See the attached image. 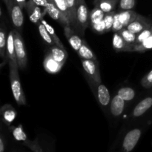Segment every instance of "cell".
I'll use <instances>...</instances> for the list:
<instances>
[{"mask_svg": "<svg viewBox=\"0 0 152 152\" xmlns=\"http://www.w3.org/2000/svg\"><path fill=\"white\" fill-rule=\"evenodd\" d=\"M9 69H10V81L12 94L15 101L18 105H26V97L22 89L19 75V65L18 63L9 61Z\"/></svg>", "mask_w": 152, "mask_h": 152, "instance_id": "6da1fadb", "label": "cell"}, {"mask_svg": "<svg viewBox=\"0 0 152 152\" xmlns=\"http://www.w3.org/2000/svg\"><path fill=\"white\" fill-rule=\"evenodd\" d=\"M9 129H10V132L13 134V136L14 137V139L16 140L18 142H20L23 144L24 145H25L26 147H28L30 150L32 152H44L43 151L42 148L40 146L38 140H31L28 138L26 134L24 132L23 129H22V126H19L17 127H15V126H9Z\"/></svg>", "mask_w": 152, "mask_h": 152, "instance_id": "7a4b0ae2", "label": "cell"}, {"mask_svg": "<svg viewBox=\"0 0 152 152\" xmlns=\"http://www.w3.org/2000/svg\"><path fill=\"white\" fill-rule=\"evenodd\" d=\"M138 15L137 13L132 10H119L118 13H116L114 15L112 31L117 33L126 28L137 17Z\"/></svg>", "mask_w": 152, "mask_h": 152, "instance_id": "3957f363", "label": "cell"}, {"mask_svg": "<svg viewBox=\"0 0 152 152\" xmlns=\"http://www.w3.org/2000/svg\"><path fill=\"white\" fill-rule=\"evenodd\" d=\"M13 34H14L15 49H16L18 65L20 69L24 70L26 68L27 63H28V56H27L26 50H25V43L19 31L15 29L13 30Z\"/></svg>", "mask_w": 152, "mask_h": 152, "instance_id": "277c9868", "label": "cell"}, {"mask_svg": "<svg viewBox=\"0 0 152 152\" xmlns=\"http://www.w3.org/2000/svg\"><path fill=\"white\" fill-rule=\"evenodd\" d=\"M89 16L87 5L85 0H77V19L78 24L79 32L81 34H85V31L88 27Z\"/></svg>", "mask_w": 152, "mask_h": 152, "instance_id": "5b68a950", "label": "cell"}, {"mask_svg": "<svg viewBox=\"0 0 152 152\" xmlns=\"http://www.w3.org/2000/svg\"><path fill=\"white\" fill-rule=\"evenodd\" d=\"M9 15L10 16L13 25L18 31L20 32L24 22V16L22 13V9L20 6L15 1V0H9L7 6Z\"/></svg>", "mask_w": 152, "mask_h": 152, "instance_id": "8992f818", "label": "cell"}, {"mask_svg": "<svg viewBox=\"0 0 152 152\" xmlns=\"http://www.w3.org/2000/svg\"><path fill=\"white\" fill-rule=\"evenodd\" d=\"M81 62L85 73L89 78V80L96 83V84L102 83L97 61L82 59Z\"/></svg>", "mask_w": 152, "mask_h": 152, "instance_id": "52a82bcc", "label": "cell"}, {"mask_svg": "<svg viewBox=\"0 0 152 152\" xmlns=\"http://www.w3.org/2000/svg\"><path fill=\"white\" fill-rule=\"evenodd\" d=\"M91 89L93 90L95 97L96 98L99 103L102 107H107L111 103V96L108 89L102 83L96 84L94 82L88 80Z\"/></svg>", "mask_w": 152, "mask_h": 152, "instance_id": "ba28073f", "label": "cell"}, {"mask_svg": "<svg viewBox=\"0 0 152 152\" xmlns=\"http://www.w3.org/2000/svg\"><path fill=\"white\" fill-rule=\"evenodd\" d=\"M142 135V131L140 129H134L128 132L123 139L122 148L123 152H131L134 150L139 142Z\"/></svg>", "mask_w": 152, "mask_h": 152, "instance_id": "9c48e42d", "label": "cell"}, {"mask_svg": "<svg viewBox=\"0 0 152 152\" xmlns=\"http://www.w3.org/2000/svg\"><path fill=\"white\" fill-rule=\"evenodd\" d=\"M45 10L52 19L57 21L59 23L63 25L64 27L71 26L69 19L62 12H61L50 0H48V4Z\"/></svg>", "mask_w": 152, "mask_h": 152, "instance_id": "30bf717a", "label": "cell"}, {"mask_svg": "<svg viewBox=\"0 0 152 152\" xmlns=\"http://www.w3.org/2000/svg\"><path fill=\"white\" fill-rule=\"evenodd\" d=\"M25 9L27 10L29 19L32 23L37 25L39 22H40L42 19H43V16L45 13H42L39 6L36 4L31 0L28 1Z\"/></svg>", "mask_w": 152, "mask_h": 152, "instance_id": "8fae6325", "label": "cell"}, {"mask_svg": "<svg viewBox=\"0 0 152 152\" xmlns=\"http://www.w3.org/2000/svg\"><path fill=\"white\" fill-rule=\"evenodd\" d=\"M151 28L149 20L141 15H138L137 17L132 22H131L126 28L135 34H138L146 28Z\"/></svg>", "mask_w": 152, "mask_h": 152, "instance_id": "7c38bea8", "label": "cell"}, {"mask_svg": "<svg viewBox=\"0 0 152 152\" xmlns=\"http://www.w3.org/2000/svg\"><path fill=\"white\" fill-rule=\"evenodd\" d=\"M64 34L65 37L68 39L70 45L73 48L74 50L78 52L79 49L83 44V40L74 32V30L71 28V26H65L64 27Z\"/></svg>", "mask_w": 152, "mask_h": 152, "instance_id": "4fadbf2b", "label": "cell"}, {"mask_svg": "<svg viewBox=\"0 0 152 152\" xmlns=\"http://www.w3.org/2000/svg\"><path fill=\"white\" fill-rule=\"evenodd\" d=\"M112 45L114 50L117 52H134V45L126 42L118 32L115 33L113 37Z\"/></svg>", "mask_w": 152, "mask_h": 152, "instance_id": "5bb4252c", "label": "cell"}, {"mask_svg": "<svg viewBox=\"0 0 152 152\" xmlns=\"http://www.w3.org/2000/svg\"><path fill=\"white\" fill-rule=\"evenodd\" d=\"M63 64L57 62L50 53H48L43 61V66L45 71L49 74H56L62 69Z\"/></svg>", "mask_w": 152, "mask_h": 152, "instance_id": "9a60e30c", "label": "cell"}, {"mask_svg": "<svg viewBox=\"0 0 152 152\" xmlns=\"http://www.w3.org/2000/svg\"><path fill=\"white\" fill-rule=\"evenodd\" d=\"M7 37L6 34V28L4 25H1L0 31V56H1V68L8 62V56L7 55Z\"/></svg>", "mask_w": 152, "mask_h": 152, "instance_id": "2e32d148", "label": "cell"}, {"mask_svg": "<svg viewBox=\"0 0 152 152\" xmlns=\"http://www.w3.org/2000/svg\"><path fill=\"white\" fill-rule=\"evenodd\" d=\"M126 105V101L122 99L119 95H116L111 101L110 110L111 113L115 117H120L123 113Z\"/></svg>", "mask_w": 152, "mask_h": 152, "instance_id": "e0dca14e", "label": "cell"}, {"mask_svg": "<svg viewBox=\"0 0 152 152\" xmlns=\"http://www.w3.org/2000/svg\"><path fill=\"white\" fill-rule=\"evenodd\" d=\"M152 106V97H146L142 99L141 102L137 105L133 111V116L134 117H139L145 114L148 110H149Z\"/></svg>", "mask_w": 152, "mask_h": 152, "instance_id": "ac0fdd59", "label": "cell"}, {"mask_svg": "<svg viewBox=\"0 0 152 152\" xmlns=\"http://www.w3.org/2000/svg\"><path fill=\"white\" fill-rule=\"evenodd\" d=\"M7 55L8 56V62H17V58L16 54V49H15V43H14V34H13V30L10 31L9 34L7 35Z\"/></svg>", "mask_w": 152, "mask_h": 152, "instance_id": "d6986e66", "label": "cell"}, {"mask_svg": "<svg viewBox=\"0 0 152 152\" xmlns=\"http://www.w3.org/2000/svg\"><path fill=\"white\" fill-rule=\"evenodd\" d=\"M0 111L4 123L7 126H10V123H13L16 117V112L15 109L10 105H4L1 107Z\"/></svg>", "mask_w": 152, "mask_h": 152, "instance_id": "ffe728a7", "label": "cell"}, {"mask_svg": "<svg viewBox=\"0 0 152 152\" xmlns=\"http://www.w3.org/2000/svg\"><path fill=\"white\" fill-rule=\"evenodd\" d=\"M49 53L57 62H60L63 65L66 62L67 58H68V53L65 50V48L59 47L57 45H55L50 47Z\"/></svg>", "mask_w": 152, "mask_h": 152, "instance_id": "44dd1931", "label": "cell"}, {"mask_svg": "<svg viewBox=\"0 0 152 152\" xmlns=\"http://www.w3.org/2000/svg\"><path fill=\"white\" fill-rule=\"evenodd\" d=\"M120 0H95V7H99L105 13L114 11Z\"/></svg>", "mask_w": 152, "mask_h": 152, "instance_id": "7402d4cb", "label": "cell"}, {"mask_svg": "<svg viewBox=\"0 0 152 152\" xmlns=\"http://www.w3.org/2000/svg\"><path fill=\"white\" fill-rule=\"evenodd\" d=\"M66 3L70 13V22L71 27L76 31H79L77 19V0H66Z\"/></svg>", "mask_w": 152, "mask_h": 152, "instance_id": "603a6c76", "label": "cell"}, {"mask_svg": "<svg viewBox=\"0 0 152 152\" xmlns=\"http://www.w3.org/2000/svg\"><path fill=\"white\" fill-rule=\"evenodd\" d=\"M79 56L83 59H89V60H96V56L91 50V49L88 47L87 44L85 42H83V44L80 47L78 50Z\"/></svg>", "mask_w": 152, "mask_h": 152, "instance_id": "cb8c5ba5", "label": "cell"}, {"mask_svg": "<svg viewBox=\"0 0 152 152\" xmlns=\"http://www.w3.org/2000/svg\"><path fill=\"white\" fill-rule=\"evenodd\" d=\"M105 13L101 9H99L97 7H95L91 11L90 16H89V19H90V22L91 25L102 22L104 19V17H105Z\"/></svg>", "mask_w": 152, "mask_h": 152, "instance_id": "d4e9b609", "label": "cell"}, {"mask_svg": "<svg viewBox=\"0 0 152 152\" xmlns=\"http://www.w3.org/2000/svg\"><path fill=\"white\" fill-rule=\"evenodd\" d=\"M37 26H38L39 32V34L40 36H41L42 38V39L44 40L46 43L50 45V46L55 45L56 44H55L53 38H52L51 36L50 35V34L48 32L47 29H46V28L45 27V25L40 22L37 24Z\"/></svg>", "mask_w": 152, "mask_h": 152, "instance_id": "484cf974", "label": "cell"}, {"mask_svg": "<svg viewBox=\"0 0 152 152\" xmlns=\"http://www.w3.org/2000/svg\"><path fill=\"white\" fill-rule=\"evenodd\" d=\"M117 95L120 96L126 102L132 101L135 96V91L133 88L129 87L121 88L117 92Z\"/></svg>", "mask_w": 152, "mask_h": 152, "instance_id": "4316f807", "label": "cell"}, {"mask_svg": "<svg viewBox=\"0 0 152 152\" xmlns=\"http://www.w3.org/2000/svg\"><path fill=\"white\" fill-rule=\"evenodd\" d=\"M152 49V34L148 38L140 44L134 45V52H145V50Z\"/></svg>", "mask_w": 152, "mask_h": 152, "instance_id": "83f0119b", "label": "cell"}, {"mask_svg": "<svg viewBox=\"0 0 152 152\" xmlns=\"http://www.w3.org/2000/svg\"><path fill=\"white\" fill-rule=\"evenodd\" d=\"M40 22H41L42 23L43 25H45V27L46 29H47L48 32L49 34H50V35L51 36L52 38H53V41H54V42H55V44L59 46V47L63 48H65V47H64V46H63L62 43L61 42V41H60V39H59V38L57 37V35H56V32H55V31H54V29H53V27H52L51 25H49V24L48 23V22H46V21L44 19H42Z\"/></svg>", "mask_w": 152, "mask_h": 152, "instance_id": "f1b7e54d", "label": "cell"}, {"mask_svg": "<svg viewBox=\"0 0 152 152\" xmlns=\"http://www.w3.org/2000/svg\"><path fill=\"white\" fill-rule=\"evenodd\" d=\"M118 33L122 36V37L124 39L125 41H126V42H128L129 44L131 45L135 44V42H136L137 39V34L132 33V31L128 30L126 28H123V30L119 31Z\"/></svg>", "mask_w": 152, "mask_h": 152, "instance_id": "f546056e", "label": "cell"}, {"mask_svg": "<svg viewBox=\"0 0 152 152\" xmlns=\"http://www.w3.org/2000/svg\"><path fill=\"white\" fill-rule=\"evenodd\" d=\"M56 7L64 13L70 20V13L68 10V5H67L66 0H50Z\"/></svg>", "mask_w": 152, "mask_h": 152, "instance_id": "4dcf8cb0", "label": "cell"}, {"mask_svg": "<svg viewBox=\"0 0 152 152\" xmlns=\"http://www.w3.org/2000/svg\"><path fill=\"white\" fill-rule=\"evenodd\" d=\"M115 13L116 12L114 10V11L110 12V13H107L105 14L104 22H105L106 32H109V31H112L113 24H114V15H115Z\"/></svg>", "mask_w": 152, "mask_h": 152, "instance_id": "1f68e13d", "label": "cell"}, {"mask_svg": "<svg viewBox=\"0 0 152 152\" xmlns=\"http://www.w3.org/2000/svg\"><path fill=\"white\" fill-rule=\"evenodd\" d=\"M137 0H120L119 10H132L135 7Z\"/></svg>", "mask_w": 152, "mask_h": 152, "instance_id": "d6a6232c", "label": "cell"}, {"mask_svg": "<svg viewBox=\"0 0 152 152\" xmlns=\"http://www.w3.org/2000/svg\"><path fill=\"white\" fill-rule=\"evenodd\" d=\"M152 34L151 28H146V29L143 30L142 31H141L140 33H139L138 34H137V39L136 42H135V44H140V43L142 42L144 40L146 39L147 38L150 37Z\"/></svg>", "mask_w": 152, "mask_h": 152, "instance_id": "836d02e7", "label": "cell"}, {"mask_svg": "<svg viewBox=\"0 0 152 152\" xmlns=\"http://www.w3.org/2000/svg\"><path fill=\"white\" fill-rule=\"evenodd\" d=\"M141 85L145 88H150L152 87V70L142 79Z\"/></svg>", "mask_w": 152, "mask_h": 152, "instance_id": "e575fe53", "label": "cell"}, {"mask_svg": "<svg viewBox=\"0 0 152 152\" xmlns=\"http://www.w3.org/2000/svg\"><path fill=\"white\" fill-rule=\"evenodd\" d=\"M93 29L96 31L98 34H104V33L106 32V29H105V22H104V19L102 22H99L97 24H94V25H91Z\"/></svg>", "mask_w": 152, "mask_h": 152, "instance_id": "d590c367", "label": "cell"}, {"mask_svg": "<svg viewBox=\"0 0 152 152\" xmlns=\"http://www.w3.org/2000/svg\"><path fill=\"white\" fill-rule=\"evenodd\" d=\"M31 1H34L36 4L39 7H44V8H46L48 4V0H31Z\"/></svg>", "mask_w": 152, "mask_h": 152, "instance_id": "8d00e7d4", "label": "cell"}, {"mask_svg": "<svg viewBox=\"0 0 152 152\" xmlns=\"http://www.w3.org/2000/svg\"><path fill=\"white\" fill-rule=\"evenodd\" d=\"M5 141H4V137L1 134L0 137V152H4L5 151Z\"/></svg>", "mask_w": 152, "mask_h": 152, "instance_id": "74e56055", "label": "cell"}, {"mask_svg": "<svg viewBox=\"0 0 152 152\" xmlns=\"http://www.w3.org/2000/svg\"><path fill=\"white\" fill-rule=\"evenodd\" d=\"M15 1H16V2L20 6V7L22 9V10H23L24 8H25L27 2H28L26 0H15Z\"/></svg>", "mask_w": 152, "mask_h": 152, "instance_id": "f35d334b", "label": "cell"}, {"mask_svg": "<svg viewBox=\"0 0 152 152\" xmlns=\"http://www.w3.org/2000/svg\"><path fill=\"white\" fill-rule=\"evenodd\" d=\"M3 1H4V4H6V6H7V4H8V1H9V0H3Z\"/></svg>", "mask_w": 152, "mask_h": 152, "instance_id": "ab89813d", "label": "cell"}, {"mask_svg": "<svg viewBox=\"0 0 152 152\" xmlns=\"http://www.w3.org/2000/svg\"><path fill=\"white\" fill-rule=\"evenodd\" d=\"M151 32H152V26H151Z\"/></svg>", "mask_w": 152, "mask_h": 152, "instance_id": "60d3db41", "label": "cell"}, {"mask_svg": "<svg viewBox=\"0 0 152 152\" xmlns=\"http://www.w3.org/2000/svg\"><path fill=\"white\" fill-rule=\"evenodd\" d=\"M11 152H17V151H11Z\"/></svg>", "mask_w": 152, "mask_h": 152, "instance_id": "b9f144b4", "label": "cell"}]
</instances>
